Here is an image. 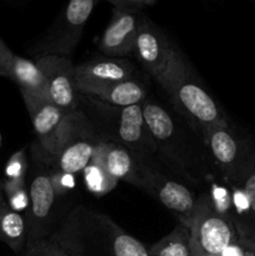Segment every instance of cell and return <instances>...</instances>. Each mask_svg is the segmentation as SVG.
<instances>
[{"label":"cell","mask_w":255,"mask_h":256,"mask_svg":"<svg viewBox=\"0 0 255 256\" xmlns=\"http://www.w3.org/2000/svg\"><path fill=\"white\" fill-rule=\"evenodd\" d=\"M142 108L156 148L158 162L190 185L196 186L212 179L215 168L202 136L150 98L146 96Z\"/></svg>","instance_id":"1"},{"label":"cell","mask_w":255,"mask_h":256,"mask_svg":"<svg viewBox=\"0 0 255 256\" xmlns=\"http://www.w3.org/2000/svg\"><path fill=\"white\" fill-rule=\"evenodd\" d=\"M52 236L78 256H149L148 248L108 215L84 206L72 210Z\"/></svg>","instance_id":"2"},{"label":"cell","mask_w":255,"mask_h":256,"mask_svg":"<svg viewBox=\"0 0 255 256\" xmlns=\"http://www.w3.org/2000/svg\"><path fill=\"white\" fill-rule=\"evenodd\" d=\"M155 80L175 112L199 135L210 128L230 126L222 108L200 84L192 68L178 49Z\"/></svg>","instance_id":"3"},{"label":"cell","mask_w":255,"mask_h":256,"mask_svg":"<svg viewBox=\"0 0 255 256\" xmlns=\"http://www.w3.org/2000/svg\"><path fill=\"white\" fill-rule=\"evenodd\" d=\"M78 102L102 142L122 145L145 159H158L156 148L145 122L142 104L115 106L80 92Z\"/></svg>","instance_id":"4"},{"label":"cell","mask_w":255,"mask_h":256,"mask_svg":"<svg viewBox=\"0 0 255 256\" xmlns=\"http://www.w3.org/2000/svg\"><path fill=\"white\" fill-rule=\"evenodd\" d=\"M36 135L32 154L49 162L65 145L79 136H99L84 112H64L52 102L26 105Z\"/></svg>","instance_id":"5"},{"label":"cell","mask_w":255,"mask_h":256,"mask_svg":"<svg viewBox=\"0 0 255 256\" xmlns=\"http://www.w3.org/2000/svg\"><path fill=\"white\" fill-rule=\"evenodd\" d=\"M185 225L190 232L192 256H218L239 242L232 220L215 212L206 194L198 198L194 212Z\"/></svg>","instance_id":"6"},{"label":"cell","mask_w":255,"mask_h":256,"mask_svg":"<svg viewBox=\"0 0 255 256\" xmlns=\"http://www.w3.org/2000/svg\"><path fill=\"white\" fill-rule=\"evenodd\" d=\"M99 0H69L52 26L29 49L32 56H70L82 39L84 26Z\"/></svg>","instance_id":"7"},{"label":"cell","mask_w":255,"mask_h":256,"mask_svg":"<svg viewBox=\"0 0 255 256\" xmlns=\"http://www.w3.org/2000/svg\"><path fill=\"white\" fill-rule=\"evenodd\" d=\"M209 159L226 185L240 182L250 162L255 159V149L246 139L238 136L228 128H210L200 134Z\"/></svg>","instance_id":"8"},{"label":"cell","mask_w":255,"mask_h":256,"mask_svg":"<svg viewBox=\"0 0 255 256\" xmlns=\"http://www.w3.org/2000/svg\"><path fill=\"white\" fill-rule=\"evenodd\" d=\"M164 170L158 168L152 160L140 158L136 188L145 190L185 224L194 212L196 198L186 185L170 178Z\"/></svg>","instance_id":"9"},{"label":"cell","mask_w":255,"mask_h":256,"mask_svg":"<svg viewBox=\"0 0 255 256\" xmlns=\"http://www.w3.org/2000/svg\"><path fill=\"white\" fill-rule=\"evenodd\" d=\"M29 209L25 214L26 244L32 245L49 238V226L58 196L50 182L49 170H35L29 186Z\"/></svg>","instance_id":"10"},{"label":"cell","mask_w":255,"mask_h":256,"mask_svg":"<svg viewBox=\"0 0 255 256\" xmlns=\"http://www.w3.org/2000/svg\"><path fill=\"white\" fill-rule=\"evenodd\" d=\"M34 62L46 79L49 100L64 112L79 110L75 88V65L70 56L40 55Z\"/></svg>","instance_id":"11"},{"label":"cell","mask_w":255,"mask_h":256,"mask_svg":"<svg viewBox=\"0 0 255 256\" xmlns=\"http://www.w3.org/2000/svg\"><path fill=\"white\" fill-rule=\"evenodd\" d=\"M176 49L178 48L174 46L168 35L142 14L134 54L136 55L142 66L154 79L164 72Z\"/></svg>","instance_id":"12"},{"label":"cell","mask_w":255,"mask_h":256,"mask_svg":"<svg viewBox=\"0 0 255 256\" xmlns=\"http://www.w3.org/2000/svg\"><path fill=\"white\" fill-rule=\"evenodd\" d=\"M142 12L114 8L112 16L99 40L100 52L109 58H125L135 49Z\"/></svg>","instance_id":"13"},{"label":"cell","mask_w":255,"mask_h":256,"mask_svg":"<svg viewBox=\"0 0 255 256\" xmlns=\"http://www.w3.org/2000/svg\"><path fill=\"white\" fill-rule=\"evenodd\" d=\"M134 66L124 58H94L75 66V88L82 92L95 85L132 79Z\"/></svg>","instance_id":"14"},{"label":"cell","mask_w":255,"mask_h":256,"mask_svg":"<svg viewBox=\"0 0 255 256\" xmlns=\"http://www.w3.org/2000/svg\"><path fill=\"white\" fill-rule=\"evenodd\" d=\"M2 76L12 80L18 85L25 105L50 102L46 79L34 60L14 54Z\"/></svg>","instance_id":"15"},{"label":"cell","mask_w":255,"mask_h":256,"mask_svg":"<svg viewBox=\"0 0 255 256\" xmlns=\"http://www.w3.org/2000/svg\"><path fill=\"white\" fill-rule=\"evenodd\" d=\"M140 158L126 148L110 142H99L95 146L92 162L102 165L110 176L136 186Z\"/></svg>","instance_id":"16"},{"label":"cell","mask_w":255,"mask_h":256,"mask_svg":"<svg viewBox=\"0 0 255 256\" xmlns=\"http://www.w3.org/2000/svg\"><path fill=\"white\" fill-rule=\"evenodd\" d=\"M80 94L90 95L95 99L115 106H132L140 105L146 99V89L140 82L135 79L122 82H109V84L95 85L79 92Z\"/></svg>","instance_id":"17"},{"label":"cell","mask_w":255,"mask_h":256,"mask_svg":"<svg viewBox=\"0 0 255 256\" xmlns=\"http://www.w3.org/2000/svg\"><path fill=\"white\" fill-rule=\"evenodd\" d=\"M102 142L99 136H79L65 145L48 164L52 170L76 174L90 164L95 146Z\"/></svg>","instance_id":"18"},{"label":"cell","mask_w":255,"mask_h":256,"mask_svg":"<svg viewBox=\"0 0 255 256\" xmlns=\"http://www.w3.org/2000/svg\"><path fill=\"white\" fill-rule=\"evenodd\" d=\"M236 184H239L244 192L248 209L245 214L234 222V226L240 244L245 249L255 252V159L250 162L240 182Z\"/></svg>","instance_id":"19"},{"label":"cell","mask_w":255,"mask_h":256,"mask_svg":"<svg viewBox=\"0 0 255 256\" xmlns=\"http://www.w3.org/2000/svg\"><path fill=\"white\" fill-rule=\"evenodd\" d=\"M0 242L20 254L26 244V224L22 214L12 209L2 190L0 180Z\"/></svg>","instance_id":"20"},{"label":"cell","mask_w":255,"mask_h":256,"mask_svg":"<svg viewBox=\"0 0 255 256\" xmlns=\"http://www.w3.org/2000/svg\"><path fill=\"white\" fill-rule=\"evenodd\" d=\"M148 254L149 256H192L189 228L178 222L169 234L148 248Z\"/></svg>","instance_id":"21"},{"label":"cell","mask_w":255,"mask_h":256,"mask_svg":"<svg viewBox=\"0 0 255 256\" xmlns=\"http://www.w3.org/2000/svg\"><path fill=\"white\" fill-rule=\"evenodd\" d=\"M82 175H84V182L86 189L96 196L109 194L116 188L118 182H119L114 178L110 176L102 165L95 162H90V164L82 170Z\"/></svg>","instance_id":"22"},{"label":"cell","mask_w":255,"mask_h":256,"mask_svg":"<svg viewBox=\"0 0 255 256\" xmlns=\"http://www.w3.org/2000/svg\"><path fill=\"white\" fill-rule=\"evenodd\" d=\"M2 182L4 195L12 209L19 214L22 212L26 214L30 204L29 188H28L26 180L2 179Z\"/></svg>","instance_id":"23"},{"label":"cell","mask_w":255,"mask_h":256,"mask_svg":"<svg viewBox=\"0 0 255 256\" xmlns=\"http://www.w3.org/2000/svg\"><path fill=\"white\" fill-rule=\"evenodd\" d=\"M22 256H70L62 244L50 235L46 239L28 245L22 250Z\"/></svg>","instance_id":"24"},{"label":"cell","mask_w":255,"mask_h":256,"mask_svg":"<svg viewBox=\"0 0 255 256\" xmlns=\"http://www.w3.org/2000/svg\"><path fill=\"white\" fill-rule=\"evenodd\" d=\"M28 168V155L26 150L20 149L19 152H14L8 160L5 165V174L4 179L8 180H26Z\"/></svg>","instance_id":"25"},{"label":"cell","mask_w":255,"mask_h":256,"mask_svg":"<svg viewBox=\"0 0 255 256\" xmlns=\"http://www.w3.org/2000/svg\"><path fill=\"white\" fill-rule=\"evenodd\" d=\"M50 182H52L54 192L58 198H62L66 195L68 192H72L75 188V175L66 174V172H55V170H49Z\"/></svg>","instance_id":"26"},{"label":"cell","mask_w":255,"mask_h":256,"mask_svg":"<svg viewBox=\"0 0 255 256\" xmlns=\"http://www.w3.org/2000/svg\"><path fill=\"white\" fill-rule=\"evenodd\" d=\"M118 9H129V10H139L144 6L155 4L158 0H108Z\"/></svg>","instance_id":"27"},{"label":"cell","mask_w":255,"mask_h":256,"mask_svg":"<svg viewBox=\"0 0 255 256\" xmlns=\"http://www.w3.org/2000/svg\"><path fill=\"white\" fill-rule=\"evenodd\" d=\"M12 56H14V52L9 49V46L5 44L4 40L0 38V76L4 75L5 69L9 65Z\"/></svg>","instance_id":"28"},{"label":"cell","mask_w":255,"mask_h":256,"mask_svg":"<svg viewBox=\"0 0 255 256\" xmlns=\"http://www.w3.org/2000/svg\"><path fill=\"white\" fill-rule=\"evenodd\" d=\"M248 249H245L239 242H234L230 246H228L226 249L222 252H220L218 256H246Z\"/></svg>","instance_id":"29"},{"label":"cell","mask_w":255,"mask_h":256,"mask_svg":"<svg viewBox=\"0 0 255 256\" xmlns=\"http://www.w3.org/2000/svg\"><path fill=\"white\" fill-rule=\"evenodd\" d=\"M246 256H255V252H252V250H248Z\"/></svg>","instance_id":"30"},{"label":"cell","mask_w":255,"mask_h":256,"mask_svg":"<svg viewBox=\"0 0 255 256\" xmlns=\"http://www.w3.org/2000/svg\"><path fill=\"white\" fill-rule=\"evenodd\" d=\"M69 255L70 256H78V255H75V254H72V252H69Z\"/></svg>","instance_id":"31"},{"label":"cell","mask_w":255,"mask_h":256,"mask_svg":"<svg viewBox=\"0 0 255 256\" xmlns=\"http://www.w3.org/2000/svg\"><path fill=\"white\" fill-rule=\"evenodd\" d=\"M252 2H255V0H252Z\"/></svg>","instance_id":"32"}]
</instances>
